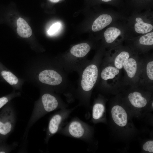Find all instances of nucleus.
Here are the masks:
<instances>
[{
  "label": "nucleus",
  "mask_w": 153,
  "mask_h": 153,
  "mask_svg": "<svg viewBox=\"0 0 153 153\" xmlns=\"http://www.w3.org/2000/svg\"><path fill=\"white\" fill-rule=\"evenodd\" d=\"M79 78L76 89L75 90V97L79 100V104L87 107L89 94L97 79L98 69L95 64L87 65L78 74Z\"/></svg>",
  "instance_id": "nucleus-1"
},
{
  "label": "nucleus",
  "mask_w": 153,
  "mask_h": 153,
  "mask_svg": "<svg viewBox=\"0 0 153 153\" xmlns=\"http://www.w3.org/2000/svg\"><path fill=\"white\" fill-rule=\"evenodd\" d=\"M67 106L59 96L49 93H44L33 108L25 134L36 122L46 114L58 109L67 108Z\"/></svg>",
  "instance_id": "nucleus-2"
},
{
  "label": "nucleus",
  "mask_w": 153,
  "mask_h": 153,
  "mask_svg": "<svg viewBox=\"0 0 153 153\" xmlns=\"http://www.w3.org/2000/svg\"><path fill=\"white\" fill-rule=\"evenodd\" d=\"M90 132L88 126L77 117L73 118L59 132L65 135L86 141L89 139Z\"/></svg>",
  "instance_id": "nucleus-3"
},
{
  "label": "nucleus",
  "mask_w": 153,
  "mask_h": 153,
  "mask_svg": "<svg viewBox=\"0 0 153 153\" xmlns=\"http://www.w3.org/2000/svg\"><path fill=\"white\" fill-rule=\"evenodd\" d=\"M75 109H62L53 114L50 118L46 131L45 141L47 143L50 138L58 133L69 115Z\"/></svg>",
  "instance_id": "nucleus-4"
},
{
  "label": "nucleus",
  "mask_w": 153,
  "mask_h": 153,
  "mask_svg": "<svg viewBox=\"0 0 153 153\" xmlns=\"http://www.w3.org/2000/svg\"><path fill=\"white\" fill-rule=\"evenodd\" d=\"M16 122L14 109L10 107L5 108L0 114V136H6L13 131Z\"/></svg>",
  "instance_id": "nucleus-5"
},
{
  "label": "nucleus",
  "mask_w": 153,
  "mask_h": 153,
  "mask_svg": "<svg viewBox=\"0 0 153 153\" xmlns=\"http://www.w3.org/2000/svg\"><path fill=\"white\" fill-rule=\"evenodd\" d=\"M111 113L114 122L120 127L125 126L128 122V115L125 109L121 106L116 105L112 108Z\"/></svg>",
  "instance_id": "nucleus-6"
},
{
  "label": "nucleus",
  "mask_w": 153,
  "mask_h": 153,
  "mask_svg": "<svg viewBox=\"0 0 153 153\" xmlns=\"http://www.w3.org/2000/svg\"><path fill=\"white\" fill-rule=\"evenodd\" d=\"M112 21V18L109 15L102 14L94 22L92 26V30L94 32L100 31L109 25Z\"/></svg>",
  "instance_id": "nucleus-7"
},
{
  "label": "nucleus",
  "mask_w": 153,
  "mask_h": 153,
  "mask_svg": "<svg viewBox=\"0 0 153 153\" xmlns=\"http://www.w3.org/2000/svg\"><path fill=\"white\" fill-rule=\"evenodd\" d=\"M17 33L24 38L29 37L32 34V29L27 22L22 18H19L17 21Z\"/></svg>",
  "instance_id": "nucleus-8"
},
{
  "label": "nucleus",
  "mask_w": 153,
  "mask_h": 153,
  "mask_svg": "<svg viewBox=\"0 0 153 153\" xmlns=\"http://www.w3.org/2000/svg\"><path fill=\"white\" fill-rule=\"evenodd\" d=\"M128 99L131 104L134 107L141 108L146 106L147 103L146 99L142 95L140 92H135L129 94Z\"/></svg>",
  "instance_id": "nucleus-9"
},
{
  "label": "nucleus",
  "mask_w": 153,
  "mask_h": 153,
  "mask_svg": "<svg viewBox=\"0 0 153 153\" xmlns=\"http://www.w3.org/2000/svg\"><path fill=\"white\" fill-rule=\"evenodd\" d=\"M123 67L129 77L132 78L135 76L137 70V62L135 59H128L124 63Z\"/></svg>",
  "instance_id": "nucleus-10"
},
{
  "label": "nucleus",
  "mask_w": 153,
  "mask_h": 153,
  "mask_svg": "<svg viewBox=\"0 0 153 153\" xmlns=\"http://www.w3.org/2000/svg\"><path fill=\"white\" fill-rule=\"evenodd\" d=\"M135 20L137 22L135 24V29L137 33L144 34L152 29L153 27L151 24L144 22L140 18H137Z\"/></svg>",
  "instance_id": "nucleus-11"
},
{
  "label": "nucleus",
  "mask_w": 153,
  "mask_h": 153,
  "mask_svg": "<svg viewBox=\"0 0 153 153\" xmlns=\"http://www.w3.org/2000/svg\"><path fill=\"white\" fill-rule=\"evenodd\" d=\"M121 34L118 28L111 27L107 28L104 32V36L106 42L109 43L113 42Z\"/></svg>",
  "instance_id": "nucleus-12"
},
{
  "label": "nucleus",
  "mask_w": 153,
  "mask_h": 153,
  "mask_svg": "<svg viewBox=\"0 0 153 153\" xmlns=\"http://www.w3.org/2000/svg\"><path fill=\"white\" fill-rule=\"evenodd\" d=\"M104 105L99 102L95 103L92 109V116L94 121H98L101 118L105 111Z\"/></svg>",
  "instance_id": "nucleus-13"
},
{
  "label": "nucleus",
  "mask_w": 153,
  "mask_h": 153,
  "mask_svg": "<svg viewBox=\"0 0 153 153\" xmlns=\"http://www.w3.org/2000/svg\"><path fill=\"white\" fill-rule=\"evenodd\" d=\"M119 73V70L116 67L108 66L102 71L101 73V78L105 80L112 79Z\"/></svg>",
  "instance_id": "nucleus-14"
},
{
  "label": "nucleus",
  "mask_w": 153,
  "mask_h": 153,
  "mask_svg": "<svg viewBox=\"0 0 153 153\" xmlns=\"http://www.w3.org/2000/svg\"><path fill=\"white\" fill-rule=\"evenodd\" d=\"M129 57L128 52L126 51L121 52L116 58L114 61V65L118 69L123 67L124 62Z\"/></svg>",
  "instance_id": "nucleus-15"
},
{
  "label": "nucleus",
  "mask_w": 153,
  "mask_h": 153,
  "mask_svg": "<svg viewBox=\"0 0 153 153\" xmlns=\"http://www.w3.org/2000/svg\"><path fill=\"white\" fill-rule=\"evenodd\" d=\"M1 74L5 80L10 85H15L18 83L17 78L11 72L4 71L1 72Z\"/></svg>",
  "instance_id": "nucleus-16"
},
{
  "label": "nucleus",
  "mask_w": 153,
  "mask_h": 153,
  "mask_svg": "<svg viewBox=\"0 0 153 153\" xmlns=\"http://www.w3.org/2000/svg\"><path fill=\"white\" fill-rule=\"evenodd\" d=\"M140 44L146 45L153 44V32L148 33L141 37L139 40Z\"/></svg>",
  "instance_id": "nucleus-17"
},
{
  "label": "nucleus",
  "mask_w": 153,
  "mask_h": 153,
  "mask_svg": "<svg viewBox=\"0 0 153 153\" xmlns=\"http://www.w3.org/2000/svg\"><path fill=\"white\" fill-rule=\"evenodd\" d=\"M61 27V24L57 22L54 24L50 27L47 31V33L50 35L55 34L60 29Z\"/></svg>",
  "instance_id": "nucleus-18"
},
{
  "label": "nucleus",
  "mask_w": 153,
  "mask_h": 153,
  "mask_svg": "<svg viewBox=\"0 0 153 153\" xmlns=\"http://www.w3.org/2000/svg\"><path fill=\"white\" fill-rule=\"evenodd\" d=\"M146 73L148 78L151 80H153V61L148 63L146 66Z\"/></svg>",
  "instance_id": "nucleus-19"
},
{
  "label": "nucleus",
  "mask_w": 153,
  "mask_h": 153,
  "mask_svg": "<svg viewBox=\"0 0 153 153\" xmlns=\"http://www.w3.org/2000/svg\"><path fill=\"white\" fill-rule=\"evenodd\" d=\"M143 149L150 153L153 152V141L150 140L146 141L143 145Z\"/></svg>",
  "instance_id": "nucleus-20"
},
{
  "label": "nucleus",
  "mask_w": 153,
  "mask_h": 153,
  "mask_svg": "<svg viewBox=\"0 0 153 153\" xmlns=\"http://www.w3.org/2000/svg\"><path fill=\"white\" fill-rule=\"evenodd\" d=\"M8 101V99L5 97L0 98V109L3 107Z\"/></svg>",
  "instance_id": "nucleus-21"
},
{
  "label": "nucleus",
  "mask_w": 153,
  "mask_h": 153,
  "mask_svg": "<svg viewBox=\"0 0 153 153\" xmlns=\"http://www.w3.org/2000/svg\"><path fill=\"white\" fill-rule=\"evenodd\" d=\"M60 0H50V1L53 3H57Z\"/></svg>",
  "instance_id": "nucleus-22"
},
{
  "label": "nucleus",
  "mask_w": 153,
  "mask_h": 153,
  "mask_svg": "<svg viewBox=\"0 0 153 153\" xmlns=\"http://www.w3.org/2000/svg\"><path fill=\"white\" fill-rule=\"evenodd\" d=\"M101 0L104 2H108V1H110L112 0Z\"/></svg>",
  "instance_id": "nucleus-23"
},
{
  "label": "nucleus",
  "mask_w": 153,
  "mask_h": 153,
  "mask_svg": "<svg viewBox=\"0 0 153 153\" xmlns=\"http://www.w3.org/2000/svg\"><path fill=\"white\" fill-rule=\"evenodd\" d=\"M152 107L153 108V102H152Z\"/></svg>",
  "instance_id": "nucleus-24"
}]
</instances>
